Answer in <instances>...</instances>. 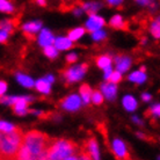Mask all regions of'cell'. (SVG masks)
<instances>
[{"label": "cell", "mask_w": 160, "mask_h": 160, "mask_svg": "<svg viewBox=\"0 0 160 160\" xmlns=\"http://www.w3.org/2000/svg\"><path fill=\"white\" fill-rule=\"evenodd\" d=\"M129 80H131L133 82H137V84H142L146 80V76H145V73L140 72V71L139 72H133L129 76Z\"/></svg>", "instance_id": "23"}, {"label": "cell", "mask_w": 160, "mask_h": 160, "mask_svg": "<svg viewBox=\"0 0 160 160\" xmlns=\"http://www.w3.org/2000/svg\"><path fill=\"white\" fill-rule=\"evenodd\" d=\"M80 5H81V7L84 8L85 11L87 12L88 15H93V14H95L96 11L100 8V5L95 4V2H89V4H82V2H80Z\"/></svg>", "instance_id": "21"}, {"label": "cell", "mask_w": 160, "mask_h": 160, "mask_svg": "<svg viewBox=\"0 0 160 160\" xmlns=\"http://www.w3.org/2000/svg\"><path fill=\"white\" fill-rule=\"evenodd\" d=\"M160 114V110H159V104H156V106H153L151 108L148 109V112H145V116L146 117H150L151 115H156L157 117L159 116Z\"/></svg>", "instance_id": "30"}, {"label": "cell", "mask_w": 160, "mask_h": 160, "mask_svg": "<svg viewBox=\"0 0 160 160\" xmlns=\"http://www.w3.org/2000/svg\"><path fill=\"white\" fill-rule=\"evenodd\" d=\"M18 78V81L20 82L22 86L27 88H32L34 86V81L32 80V78H29L28 76H23V74H18L16 76Z\"/></svg>", "instance_id": "22"}, {"label": "cell", "mask_w": 160, "mask_h": 160, "mask_svg": "<svg viewBox=\"0 0 160 160\" xmlns=\"http://www.w3.org/2000/svg\"><path fill=\"white\" fill-rule=\"evenodd\" d=\"M35 87H36V89L38 92L45 93V94L50 93V82H49L48 80L40 79L36 84H35Z\"/></svg>", "instance_id": "19"}, {"label": "cell", "mask_w": 160, "mask_h": 160, "mask_svg": "<svg viewBox=\"0 0 160 160\" xmlns=\"http://www.w3.org/2000/svg\"><path fill=\"white\" fill-rule=\"evenodd\" d=\"M107 81L109 82H112V84H117L122 80V76H121V72L118 71H112V73L109 74V77L107 78Z\"/></svg>", "instance_id": "28"}, {"label": "cell", "mask_w": 160, "mask_h": 160, "mask_svg": "<svg viewBox=\"0 0 160 160\" xmlns=\"http://www.w3.org/2000/svg\"><path fill=\"white\" fill-rule=\"evenodd\" d=\"M109 26L114 29H122V30H127L128 29V23L124 22L121 15L112 16V20L109 21Z\"/></svg>", "instance_id": "15"}, {"label": "cell", "mask_w": 160, "mask_h": 160, "mask_svg": "<svg viewBox=\"0 0 160 160\" xmlns=\"http://www.w3.org/2000/svg\"><path fill=\"white\" fill-rule=\"evenodd\" d=\"M6 89H7V84L4 82V81H0V95L4 94L6 92Z\"/></svg>", "instance_id": "36"}, {"label": "cell", "mask_w": 160, "mask_h": 160, "mask_svg": "<svg viewBox=\"0 0 160 160\" xmlns=\"http://www.w3.org/2000/svg\"><path fill=\"white\" fill-rule=\"evenodd\" d=\"M77 59H78V57H77L76 53H70V55H68V57H66L68 63H74V62H77Z\"/></svg>", "instance_id": "33"}, {"label": "cell", "mask_w": 160, "mask_h": 160, "mask_svg": "<svg viewBox=\"0 0 160 160\" xmlns=\"http://www.w3.org/2000/svg\"><path fill=\"white\" fill-rule=\"evenodd\" d=\"M30 101V98H8L7 102L12 106V108L18 115H26L27 112H29L27 107Z\"/></svg>", "instance_id": "5"}, {"label": "cell", "mask_w": 160, "mask_h": 160, "mask_svg": "<svg viewBox=\"0 0 160 160\" xmlns=\"http://www.w3.org/2000/svg\"><path fill=\"white\" fill-rule=\"evenodd\" d=\"M53 138L49 137L37 130H32L23 135V142L19 152L16 154V160H29V159H47V152L49 146L51 145Z\"/></svg>", "instance_id": "1"}, {"label": "cell", "mask_w": 160, "mask_h": 160, "mask_svg": "<svg viewBox=\"0 0 160 160\" xmlns=\"http://www.w3.org/2000/svg\"><path fill=\"white\" fill-rule=\"evenodd\" d=\"M112 148H114V153L116 156L117 159H130L129 152L125 145L122 140L115 139L114 140V144H112Z\"/></svg>", "instance_id": "9"}, {"label": "cell", "mask_w": 160, "mask_h": 160, "mask_svg": "<svg viewBox=\"0 0 160 160\" xmlns=\"http://www.w3.org/2000/svg\"><path fill=\"white\" fill-rule=\"evenodd\" d=\"M60 106L63 107L66 110H71V112H74V110H78L81 106V101H80V98L77 95H70L68 98H65L64 100L60 101Z\"/></svg>", "instance_id": "7"}, {"label": "cell", "mask_w": 160, "mask_h": 160, "mask_svg": "<svg viewBox=\"0 0 160 160\" xmlns=\"http://www.w3.org/2000/svg\"><path fill=\"white\" fill-rule=\"evenodd\" d=\"M55 48L57 50H68V49L72 48V41L70 38H65V37H59L55 40Z\"/></svg>", "instance_id": "16"}, {"label": "cell", "mask_w": 160, "mask_h": 160, "mask_svg": "<svg viewBox=\"0 0 160 160\" xmlns=\"http://www.w3.org/2000/svg\"><path fill=\"white\" fill-rule=\"evenodd\" d=\"M123 106L127 110H129V112H133V110L137 108L138 103H137L136 99H135L133 96L127 95V96H124V99H123Z\"/></svg>", "instance_id": "17"}, {"label": "cell", "mask_w": 160, "mask_h": 160, "mask_svg": "<svg viewBox=\"0 0 160 160\" xmlns=\"http://www.w3.org/2000/svg\"><path fill=\"white\" fill-rule=\"evenodd\" d=\"M0 159H1V156H0Z\"/></svg>", "instance_id": "44"}, {"label": "cell", "mask_w": 160, "mask_h": 160, "mask_svg": "<svg viewBox=\"0 0 160 160\" xmlns=\"http://www.w3.org/2000/svg\"><path fill=\"white\" fill-rule=\"evenodd\" d=\"M140 72L145 73V68H140Z\"/></svg>", "instance_id": "42"}, {"label": "cell", "mask_w": 160, "mask_h": 160, "mask_svg": "<svg viewBox=\"0 0 160 160\" xmlns=\"http://www.w3.org/2000/svg\"><path fill=\"white\" fill-rule=\"evenodd\" d=\"M0 11L5 13H13L14 8H13L12 4L7 1V0H0Z\"/></svg>", "instance_id": "27"}, {"label": "cell", "mask_w": 160, "mask_h": 160, "mask_svg": "<svg viewBox=\"0 0 160 160\" xmlns=\"http://www.w3.org/2000/svg\"><path fill=\"white\" fill-rule=\"evenodd\" d=\"M14 128H15V127H14L13 124L7 123V122H4V121H0V131L2 132V133L11 131V130H13Z\"/></svg>", "instance_id": "29"}, {"label": "cell", "mask_w": 160, "mask_h": 160, "mask_svg": "<svg viewBox=\"0 0 160 160\" xmlns=\"http://www.w3.org/2000/svg\"><path fill=\"white\" fill-rule=\"evenodd\" d=\"M131 65V60L127 56H118L116 58V68L118 72H125L128 71Z\"/></svg>", "instance_id": "14"}, {"label": "cell", "mask_w": 160, "mask_h": 160, "mask_svg": "<svg viewBox=\"0 0 160 160\" xmlns=\"http://www.w3.org/2000/svg\"><path fill=\"white\" fill-rule=\"evenodd\" d=\"M142 98H143V100L144 101H148L150 99H151V95H150V94H143Z\"/></svg>", "instance_id": "38"}, {"label": "cell", "mask_w": 160, "mask_h": 160, "mask_svg": "<svg viewBox=\"0 0 160 160\" xmlns=\"http://www.w3.org/2000/svg\"><path fill=\"white\" fill-rule=\"evenodd\" d=\"M122 1H123V0H107V2H108L109 6H117V5H121Z\"/></svg>", "instance_id": "35"}, {"label": "cell", "mask_w": 160, "mask_h": 160, "mask_svg": "<svg viewBox=\"0 0 160 160\" xmlns=\"http://www.w3.org/2000/svg\"><path fill=\"white\" fill-rule=\"evenodd\" d=\"M7 36L8 34L5 30H0V43H4V42H6V40H7Z\"/></svg>", "instance_id": "34"}, {"label": "cell", "mask_w": 160, "mask_h": 160, "mask_svg": "<svg viewBox=\"0 0 160 160\" xmlns=\"http://www.w3.org/2000/svg\"><path fill=\"white\" fill-rule=\"evenodd\" d=\"M80 148L79 146L68 139H58L53 138L51 145L49 146L47 152V159L50 160H74L79 159Z\"/></svg>", "instance_id": "2"}, {"label": "cell", "mask_w": 160, "mask_h": 160, "mask_svg": "<svg viewBox=\"0 0 160 160\" xmlns=\"http://www.w3.org/2000/svg\"><path fill=\"white\" fill-rule=\"evenodd\" d=\"M91 94H92V88L89 87V85L84 84L81 85L80 87V95H81V99L84 101V103L87 104L91 100Z\"/></svg>", "instance_id": "18"}, {"label": "cell", "mask_w": 160, "mask_h": 160, "mask_svg": "<svg viewBox=\"0 0 160 160\" xmlns=\"http://www.w3.org/2000/svg\"><path fill=\"white\" fill-rule=\"evenodd\" d=\"M92 37H93V40L101 41V40H103V38H106V34H104L103 32H100V30H95V32H92Z\"/></svg>", "instance_id": "32"}, {"label": "cell", "mask_w": 160, "mask_h": 160, "mask_svg": "<svg viewBox=\"0 0 160 160\" xmlns=\"http://www.w3.org/2000/svg\"><path fill=\"white\" fill-rule=\"evenodd\" d=\"M1 136H2V132L0 131V138H1Z\"/></svg>", "instance_id": "43"}, {"label": "cell", "mask_w": 160, "mask_h": 160, "mask_svg": "<svg viewBox=\"0 0 160 160\" xmlns=\"http://www.w3.org/2000/svg\"><path fill=\"white\" fill-rule=\"evenodd\" d=\"M101 89H102V93H103L104 96H106L107 99H109V100H114V99H115L116 91H117L115 84L107 81V82H104V84L101 85Z\"/></svg>", "instance_id": "12"}, {"label": "cell", "mask_w": 160, "mask_h": 160, "mask_svg": "<svg viewBox=\"0 0 160 160\" xmlns=\"http://www.w3.org/2000/svg\"><path fill=\"white\" fill-rule=\"evenodd\" d=\"M138 1H139V0H138Z\"/></svg>", "instance_id": "45"}, {"label": "cell", "mask_w": 160, "mask_h": 160, "mask_svg": "<svg viewBox=\"0 0 160 160\" xmlns=\"http://www.w3.org/2000/svg\"><path fill=\"white\" fill-rule=\"evenodd\" d=\"M104 70H106V71H104V78H106V79H107V78H108L109 77V74H110V73H112V68H110V66H108V68H104Z\"/></svg>", "instance_id": "37"}, {"label": "cell", "mask_w": 160, "mask_h": 160, "mask_svg": "<svg viewBox=\"0 0 160 160\" xmlns=\"http://www.w3.org/2000/svg\"><path fill=\"white\" fill-rule=\"evenodd\" d=\"M96 64L98 66L101 68H106L110 66L112 64V58L108 56V55H103V56H99L96 58Z\"/></svg>", "instance_id": "20"}, {"label": "cell", "mask_w": 160, "mask_h": 160, "mask_svg": "<svg viewBox=\"0 0 160 160\" xmlns=\"http://www.w3.org/2000/svg\"><path fill=\"white\" fill-rule=\"evenodd\" d=\"M44 55L47 57H49L50 59H53V58H56L57 56H58V51H57V49L52 45V44H50V45H45L44 47Z\"/></svg>", "instance_id": "25"}, {"label": "cell", "mask_w": 160, "mask_h": 160, "mask_svg": "<svg viewBox=\"0 0 160 160\" xmlns=\"http://www.w3.org/2000/svg\"><path fill=\"white\" fill-rule=\"evenodd\" d=\"M87 68H88L87 64H82L80 65V66H74V68L64 70L63 71V76H64V78L68 81L74 82V81H78V80H80L84 77V74L87 71Z\"/></svg>", "instance_id": "6"}, {"label": "cell", "mask_w": 160, "mask_h": 160, "mask_svg": "<svg viewBox=\"0 0 160 160\" xmlns=\"http://www.w3.org/2000/svg\"><path fill=\"white\" fill-rule=\"evenodd\" d=\"M23 131L20 128H15L2 133L0 138V156L1 159H15L23 142Z\"/></svg>", "instance_id": "3"}, {"label": "cell", "mask_w": 160, "mask_h": 160, "mask_svg": "<svg viewBox=\"0 0 160 160\" xmlns=\"http://www.w3.org/2000/svg\"><path fill=\"white\" fill-rule=\"evenodd\" d=\"M133 121H135V122H137V123H138V124H142V122H140V121L138 120V118H136V117L133 118Z\"/></svg>", "instance_id": "41"}, {"label": "cell", "mask_w": 160, "mask_h": 160, "mask_svg": "<svg viewBox=\"0 0 160 160\" xmlns=\"http://www.w3.org/2000/svg\"><path fill=\"white\" fill-rule=\"evenodd\" d=\"M85 32H86V30H85L84 28H76V29H73V30H71V32H68V38H70V40L73 42V41H77L78 38H80Z\"/></svg>", "instance_id": "24"}, {"label": "cell", "mask_w": 160, "mask_h": 160, "mask_svg": "<svg viewBox=\"0 0 160 160\" xmlns=\"http://www.w3.org/2000/svg\"><path fill=\"white\" fill-rule=\"evenodd\" d=\"M159 19H157L156 22H153L151 26V32L156 38H159Z\"/></svg>", "instance_id": "31"}, {"label": "cell", "mask_w": 160, "mask_h": 160, "mask_svg": "<svg viewBox=\"0 0 160 160\" xmlns=\"http://www.w3.org/2000/svg\"><path fill=\"white\" fill-rule=\"evenodd\" d=\"M38 42L42 47H45V45H50V44H53L55 42V38L52 36V34L50 32V30L48 29H43L40 34V37H38Z\"/></svg>", "instance_id": "13"}, {"label": "cell", "mask_w": 160, "mask_h": 160, "mask_svg": "<svg viewBox=\"0 0 160 160\" xmlns=\"http://www.w3.org/2000/svg\"><path fill=\"white\" fill-rule=\"evenodd\" d=\"M44 79H45V80H48L49 82H50V84H51L52 81H53V77H51V76H48V77H45V78H44Z\"/></svg>", "instance_id": "39"}, {"label": "cell", "mask_w": 160, "mask_h": 160, "mask_svg": "<svg viewBox=\"0 0 160 160\" xmlns=\"http://www.w3.org/2000/svg\"><path fill=\"white\" fill-rule=\"evenodd\" d=\"M79 159H99V146L95 137H91L84 142V145L80 150Z\"/></svg>", "instance_id": "4"}, {"label": "cell", "mask_w": 160, "mask_h": 160, "mask_svg": "<svg viewBox=\"0 0 160 160\" xmlns=\"http://www.w3.org/2000/svg\"><path fill=\"white\" fill-rule=\"evenodd\" d=\"M91 100H92L93 103L96 104V106L102 104V102H103V95H102V93L99 92V91H94V92H92V94H91Z\"/></svg>", "instance_id": "26"}, {"label": "cell", "mask_w": 160, "mask_h": 160, "mask_svg": "<svg viewBox=\"0 0 160 160\" xmlns=\"http://www.w3.org/2000/svg\"><path fill=\"white\" fill-rule=\"evenodd\" d=\"M104 24H106V21L101 18V16H98L95 14H93L91 15L89 18V20L87 21V23H86V28L89 32H95V30H99L101 27H103Z\"/></svg>", "instance_id": "10"}, {"label": "cell", "mask_w": 160, "mask_h": 160, "mask_svg": "<svg viewBox=\"0 0 160 160\" xmlns=\"http://www.w3.org/2000/svg\"><path fill=\"white\" fill-rule=\"evenodd\" d=\"M36 1L38 2V5H41V6H43V7L45 6V5H47V4H45V0H36Z\"/></svg>", "instance_id": "40"}, {"label": "cell", "mask_w": 160, "mask_h": 160, "mask_svg": "<svg viewBox=\"0 0 160 160\" xmlns=\"http://www.w3.org/2000/svg\"><path fill=\"white\" fill-rule=\"evenodd\" d=\"M19 22H20V16H19L18 19L0 21V30H5L8 35H11V34H13V32H14V30L18 28Z\"/></svg>", "instance_id": "11"}, {"label": "cell", "mask_w": 160, "mask_h": 160, "mask_svg": "<svg viewBox=\"0 0 160 160\" xmlns=\"http://www.w3.org/2000/svg\"><path fill=\"white\" fill-rule=\"evenodd\" d=\"M41 29V22L40 21H35V22H29V23H26L23 26V35L29 41H35L36 34L38 30Z\"/></svg>", "instance_id": "8"}]
</instances>
